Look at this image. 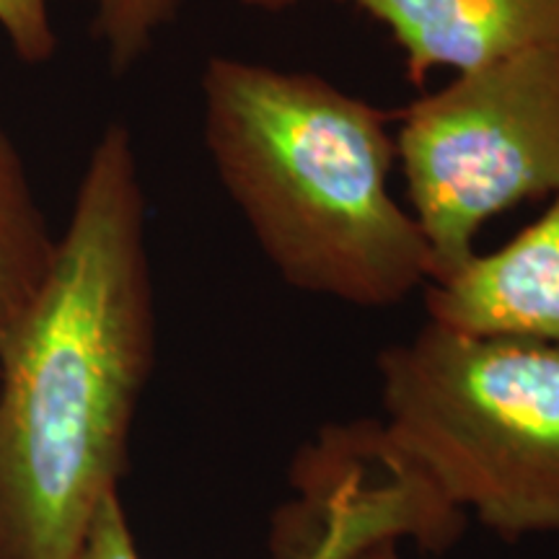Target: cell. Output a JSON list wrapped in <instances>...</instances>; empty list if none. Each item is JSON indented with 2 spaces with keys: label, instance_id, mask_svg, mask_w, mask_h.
Segmentation results:
<instances>
[{
  "label": "cell",
  "instance_id": "1",
  "mask_svg": "<svg viewBox=\"0 0 559 559\" xmlns=\"http://www.w3.org/2000/svg\"><path fill=\"white\" fill-rule=\"evenodd\" d=\"M153 349L145 194L130 130L115 122L0 345V559L75 557L120 492Z\"/></svg>",
  "mask_w": 559,
  "mask_h": 559
},
{
  "label": "cell",
  "instance_id": "2",
  "mask_svg": "<svg viewBox=\"0 0 559 559\" xmlns=\"http://www.w3.org/2000/svg\"><path fill=\"white\" fill-rule=\"evenodd\" d=\"M202 130L223 190L290 288L389 309L430 283L423 228L391 192L389 117L317 73L210 58Z\"/></svg>",
  "mask_w": 559,
  "mask_h": 559
},
{
  "label": "cell",
  "instance_id": "3",
  "mask_svg": "<svg viewBox=\"0 0 559 559\" xmlns=\"http://www.w3.org/2000/svg\"><path fill=\"white\" fill-rule=\"evenodd\" d=\"M383 430L459 513L559 531V345L428 324L379 355Z\"/></svg>",
  "mask_w": 559,
  "mask_h": 559
},
{
  "label": "cell",
  "instance_id": "4",
  "mask_svg": "<svg viewBox=\"0 0 559 559\" xmlns=\"http://www.w3.org/2000/svg\"><path fill=\"white\" fill-rule=\"evenodd\" d=\"M394 143L438 283L489 221L559 194V50L456 73L402 111Z\"/></svg>",
  "mask_w": 559,
  "mask_h": 559
},
{
  "label": "cell",
  "instance_id": "5",
  "mask_svg": "<svg viewBox=\"0 0 559 559\" xmlns=\"http://www.w3.org/2000/svg\"><path fill=\"white\" fill-rule=\"evenodd\" d=\"M430 321L559 345V194L521 234L425 285Z\"/></svg>",
  "mask_w": 559,
  "mask_h": 559
},
{
  "label": "cell",
  "instance_id": "6",
  "mask_svg": "<svg viewBox=\"0 0 559 559\" xmlns=\"http://www.w3.org/2000/svg\"><path fill=\"white\" fill-rule=\"evenodd\" d=\"M386 26L409 81L477 70L534 50H559V0H347Z\"/></svg>",
  "mask_w": 559,
  "mask_h": 559
},
{
  "label": "cell",
  "instance_id": "7",
  "mask_svg": "<svg viewBox=\"0 0 559 559\" xmlns=\"http://www.w3.org/2000/svg\"><path fill=\"white\" fill-rule=\"evenodd\" d=\"M55 254L29 171L0 120V345L21 317Z\"/></svg>",
  "mask_w": 559,
  "mask_h": 559
},
{
  "label": "cell",
  "instance_id": "8",
  "mask_svg": "<svg viewBox=\"0 0 559 559\" xmlns=\"http://www.w3.org/2000/svg\"><path fill=\"white\" fill-rule=\"evenodd\" d=\"M181 0H94V32L109 66L124 73L148 52L156 34L177 19Z\"/></svg>",
  "mask_w": 559,
  "mask_h": 559
},
{
  "label": "cell",
  "instance_id": "9",
  "mask_svg": "<svg viewBox=\"0 0 559 559\" xmlns=\"http://www.w3.org/2000/svg\"><path fill=\"white\" fill-rule=\"evenodd\" d=\"M0 29L21 62L41 66L55 55L50 0H0Z\"/></svg>",
  "mask_w": 559,
  "mask_h": 559
},
{
  "label": "cell",
  "instance_id": "10",
  "mask_svg": "<svg viewBox=\"0 0 559 559\" xmlns=\"http://www.w3.org/2000/svg\"><path fill=\"white\" fill-rule=\"evenodd\" d=\"M73 559H143L135 536H132L120 492L109 495L102 502V508L96 510L94 521H91Z\"/></svg>",
  "mask_w": 559,
  "mask_h": 559
},
{
  "label": "cell",
  "instance_id": "11",
  "mask_svg": "<svg viewBox=\"0 0 559 559\" xmlns=\"http://www.w3.org/2000/svg\"><path fill=\"white\" fill-rule=\"evenodd\" d=\"M358 547L353 542L345 539L342 531H326L317 539V547L309 551L306 559H349L358 555Z\"/></svg>",
  "mask_w": 559,
  "mask_h": 559
},
{
  "label": "cell",
  "instance_id": "12",
  "mask_svg": "<svg viewBox=\"0 0 559 559\" xmlns=\"http://www.w3.org/2000/svg\"><path fill=\"white\" fill-rule=\"evenodd\" d=\"M349 559H402L396 555V542H381V544H373V547L358 551L355 557Z\"/></svg>",
  "mask_w": 559,
  "mask_h": 559
},
{
  "label": "cell",
  "instance_id": "13",
  "mask_svg": "<svg viewBox=\"0 0 559 559\" xmlns=\"http://www.w3.org/2000/svg\"><path fill=\"white\" fill-rule=\"evenodd\" d=\"M239 3L249 5V9L283 11V9H290V5H296V3H304V0H239ZM342 3H347V0H342Z\"/></svg>",
  "mask_w": 559,
  "mask_h": 559
}]
</instances>
